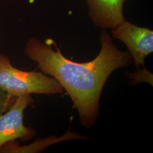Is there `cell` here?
Returning a JSON list of instances; mask_svg holds the SVG:
<instances>
[{
    "label": "cell",
    "instance_id": "cell-1",
    "mask_svg": "<svg viewBox=\"0 0 153 153\" xmlns=\"http://www.w3.org/2000/svg\"><path fill=\"white\" fill-rule=\"evenodd\" d=\"M99 40L98 55L93 60L82 63L67 59L54 41L53 49L51 39L43 42L30 38L25 48V54L37 64L42 72L55 78L68 94L86 129L92 127L98 119L100 98L109 76L133 62L129 51L118 49L105 30H102Z\"/></svg>",
    "mask_w": 153,
    "mask_h": 153
},
{
    "label": "cell",
    "instance_id": "cell-2",
    "mask_svg": "<svg viewBox=\"0 0 153 153\" xmlns=\"http://www.w3.org/2000/svg\"><path fill=\"white\" fill-rule=\"evenodd\" d=\"M0 89L16 98L32 94H60L64 90L55 78L43 72L15 68L4 53H0Z\"/></svg>",
    "mask_w": 153,
    "mask_h": 153
},
{
    "label": "cell",
    "instance_id": "cell-3",
    "mask_svg": "<svg viewBox=\"0 0 153 153\" xmlns=\"http://www.w3.org/2000/svg\"><path fill=\"white\" fill-rule=\"evenodd\" d=\"M34 102L31 94L20 96L5 113L0 115V149L7 142L21 139L29 141L36 131L24 124V112Z\"/></svg>",
    "mask_w": 153,
    "mask_h": 153
},
{
    "label": "cell",
    "instance_id": "cell-4",
    "mask_svg": "<svg viewBox=\"0 0 153 153\" xmlns=\"http://www.w3.org/2000/svg\"><path fill=\"white\" fill-rule=\"evenodd\" d=\"M112 36L123 42L131 55L134 65L138 69L144 66V61L153 52V31L140 27L125 20L112 30Z\"/></svg>",
    "mask_w": 153,
    "mask_h": 153
},
{
    "label": "cell",
    "instance_id": "cell-5",
    "mask_svg": "<svg viewBox=\"0 0 153 153\" xmlns=\"http://www.w3.org/2000/svg\"><path fill=\"white\" fill-rule=\"evenodd\" d=\"M126 0H85L93 24L102 29H114L126 19L123 7Z\"/></svg>",
    "mask_w": 153,
    "mask_h": 153
},
{
    "label": "cell",
    "instance_id": "cell-6",
    "mask_svg": "<svg viewBox=\"0 0 153 153\" xmlns=\"http://www.w3.org/2000/svg\"><path fill=\"white\" fill-rule=\"evenodd\" d=\"M66 135V134H65ZM57 138L55 136H51L44 139L37 140L29 145L19 146L18 142L13 141L5 143L0 149V153H38L44 150L51 145L60 142L64 140L71 139H83L82 136L77 134L71 133L69 136Z\"/></svg>",
    "mask_w": 153,
    "mask_h": 153
},
{
    "label": "cell",
    "instance_id": "cell-7",
    "mask_svg": "<svg viewBox=\"0 0 153 153\" xmlns=\"http://www.w3.org/2000/svg\"><path fill=\"white\" fill-rule=\"evenodd\" d=\"M128 78L131 80V83L136 85L141 82H146L153 86V74L148 71L144 67L143 69L134 73H128Z\"/></svg>",
    "mask_w": 153,
    "mask_h": 153
},
{
    "label": "cell",
    "instance_id": "cell-8",
    "mask_svg": "<svg viewBox=\"0 0 153 153\" xmlns=\"http://www.w3.org/2000/svg\"><path fill=\"white\" fill-rule=\"evenodd\" d=\"M16 98L0 89V115L5 113L11 107Z\"/></svg>",
    "mask_w": 153,
    "mask_h": 153
}]
</instances>
